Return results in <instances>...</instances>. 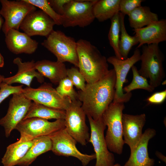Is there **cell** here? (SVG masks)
<instances>
[{"instance_id":"obj_40","label":"cell","mask_w":166,"mask_h":166,"mask_svg":"<svg viewBox=\"0 0 166 166\" xmlns=\"http://www.w3.org/2000/svg\"><path fill=\"white\" fill-rule=\"evenodd\" d=\"M4 77L3 76L0 74V85L3 82V81Z\"/></svg>"},{"instance_id":"obj_27","label":"cell","mask_w":166,"mask_h":166,"mask_svg":"<svg viewBox=\"0 0 166 166\" xmlns=\"http://www.w3.org/2000/svg\"><path fill=\"white\" fill-rule=\"evenodd\" d=\"M125 16L119 12L121 34L119 47L121 55L124 59L128 58V54L132 47L139 43L138 39L135 35L131 36L127 32L124 22Z\"/></svg>"},{"instance_id":"obj_6","label":"cell","mask_w":166,"mask_h":166,"mask_svg":"<svg viewBox=\"0 0 166 166\" xmlns=\"http://www.w3.org/2000/svg\"><path fill=\"white\" fill-rule=\"evenodd\" d=\"M65 128L64 119H58L53 122L38 118L31 117L22 121L15 129L20 133L18 140L24 142L32 140L41 136H49Z\"/></svg>"},{"instance_id":"obj_26","label":"cell","mask_w":166,"mask_h":166,"mask_svg":"<svg viewBox=\"0 0 166 166\" xmlns=\"http://www.w3.org/2000/svg\"><path fill=\"white\" fill-rule=\"evenodd\" d=\"M65 110L58 109L32 102L30 108L23 119L38 117L46 120L64 119Z\"/></svg>"},{"instance_id":"obj_1","label":"cell","mask_w":166,"mask_h":166,"mask_svg":"<svg viewBox=\"0 0 166 166\" xmlns=\"http://www.w3.org/2000/svg\"><path fill=\"white\" fill-rule=\"evenodd\" d=\"M116 75L113 69L98 81L87 83L83 90L77 92L78 100L86 116L95 120L102 116L113 100L115 94Z\"/></svg>"},{"instance_id":"obj_13","label":"cell","mask_w":166,"mask_h":166,"mask_svg":"<svg viewBox=\"0 0 166 166\" xmlns=\"http://www.w3.org/2000/svg\"><path fill=\"white\" fill-rule=\"evenodd\" d=\"M23 94L34 102L49 107L65 110L71 102L67 97L60 95L51 84L44 83L36 88H23Z\"/></svg>"},{"instance_id":"obj_35","label":"cell","mask_w":166,"mask_h":166,"mask_svg":"<svg viewBox=\"0 0 166 166\" xmlns=\"http://www.w3.org/2000/svg\"><path fill=\"white\" fill-rule=\"evenodd\" d=\"M71 0H49L48 2L53 9L58 14L62 16L65 5Z\"/></svg>"},{"instance_id":"obj_15","label":"cell","mask_w":166,"mask_h":166,"mask_svg":"<svg viewBox=\"0 0 166 166\" xmlns=\"http://www.w3.org/2000/svg\"><path fill=\"white\" fill-rule=\"evenodd\" d=\"M53 20L41 10L29 13L21 23L20 28L30 37L39 35L47 37L53 30Z\"/></svg>"},{"instance_id":"obj_12","label":"cell","mask_w":166,"mask_h":166,"mask_svg":"<svg viewBox=\"0 0 166 166\" xmlns=\"http://www.w3.org/2000/svg\"><path fill=\"white\" fill-rule=\"evenodd\" d=\"M52 143L51 151L56 155L66 157L73 156L78 159L83 166L87 165L96 159L94 154H83L77 149V141L67 132L65 128L49 136Z\"/></svg>"},{"instance_id":"obj_23","label":"cell","mask_w":166,"mask_h":166,"mask_svg":"<svg viewBox=\"0 0 166 166\" xmlns=\"http://www.w3.org/2000/svg\"><path fill=\"white\" fill-rule=\"evenodd\" d=\"M32 140L24 142L18 141L11 144L6 148V150L1 159L3 166L17 165L19 161L25 156L32 145Z\"/></svg>"},{"instance_id":"obj_16","label":"cell","mask_w":166,"mask_h":166,"mask_svg":"<svg viewBox=\"0 0 166 166\" xmlns=\"http://www.w3.org/2000/svg\"><path fill=\"white\" fill-rule=\"evenodd\" d=\"M146 121L144 113L136 115L122 114L123 137L124 144L129 146L130 152L135 148L142 136V129Z\"/></svg>"},{"instance_id":"obj_8","label":"cell","mask_w":166,"mask_h":166,"mask_svg":"<svg viewBox=\"0 0 166 166\" xmlns=\"http://www.w3.org/2000/svg\"><path fill=\"white\" fill-rule=\"evenodd\" d=\"M97 0H71L65 6L62 25L65 28L84 27L95 19L93 7Z\"/></svg>"},{"instance_id":"obj_19","label":"cell","mask_w":166,"mask_h":166,"mask_svg":"<svg viewBox=\"0 0 166 166\" xmlns=\"http://www.w3.org/2000/svg\"><path fill=\"white\" fill-rule=\"evenodd\" d=\"M156 134L155 129L150 128L146 129L123 166H153L155 160L149 157L148 146L149 140Z\"/></svg>"},{"instance_id":"obj_31","label":"cell","mask_w":166,"mask_h":166,"mask_svg":"<svg viewBox=\"0 0 166 166\" xmlns=\"http://www.w3.org/2000/svg\"><path fill=\"white\" fill-rule=\"evenodd\" d=\"M73 86L71 81L67 77L61 80L56 89L62 97H67L71 101H74L78 100V93Z\"/></svg>"},{"instance_id":"obj_28","label":"cell","mask_w":166,"mask_h":166,"mask_svg":"<svg viewBox=\"0 0 166 166\" xmlns=\"http://www.w3.org/2000/svg\"><path fill=\"white\" fill-rule=\"evenodd\" d=\"M119 12L111 19V25L108 38L110 45L114 51L115 56L118 59L122 60L124 59L121 55L119 47L120 31Z\"/></svg>"},{"instance_id":"obj_14","label":"cell","mask_w":166,"mask_h":166,"mask_svg":"<svg viewBox=\"0 0 166 166\" xmlns=\"http://www.w3.org/2000/svg\"><path fill=\"white\" fill-rule=\"evenodd\" d=\"M32 103L22 92L12 94L7 113L0 119V125L4 128L6 137L10 136L12 131L23 120Z\"/></svg>"},{"instance_id":"obj_39","label":"cell","mask_w":166,"mask_h":166,"mask_svg":"<svg viewBox=\"0 0 166 166\" xmlns=\"http://www.w3.org/2000/svg\"><path fill=\"white\" fill-rule=\"evenodd\" d=\"M4 22V21L2 17L0 14V31L1 29H2Z\"/></svg>"},{"instance_id":"obj_33","label":"cell","mask_w":166,"mask_h":166,"mask_svg":"<svg viewBox=\"0 0 166 166\" xmlns=\"http://www.w3.org/2000/svg\"><path fill=\"white\" fill-rule=\"evenodd\" d=\"M23 86H12L2 82L0 85V104L10 95L22 93Z\"/></svg>"},{"instance_id":"obj_34","label":"cell","mask_w":166,"mask_h":166,"mask_svg":"<svg viewBox=\"0 0 166 166\" xmlns=\"http://www.w3.org/2000/svg\"><path fill=\"white\" fill-rule=\"evenodd\" d=\"M143 0H121L120 12L124 15H128L136 8L141 6Z\"/></svg>"},{"instance_id":"obj_32","label":"cell","mask_w":166,"mask_h":166,"mask_svg":"<svg viewBox=\"0 0 166 166\" xmlns=\"http://www.w3.org/2000/svg\"><path fill=\"white\" fill-rule=\"evenodd\" d=\"M67 77L77 89L80 90L84 89L86 85L85 80L77 67H73L67 69Z\"/></svg>"},{"instance_id":"obj_9","label":"cell","mask_w":166,"mask_h":166,"mask_svg":"<svg viewBox=\"0 0 166 166\" xmlns=\"http://www.w3.org/2000/svg\"><path fill=\"white\" fill-rule=\"evenodd\" d=\"M140 50L136 48L133 54L125 59H119L115 56H110L107 58L108 62L113 66L116 75L115 92L113 102L124 103L130 99L132 93H124L123 86L127 81L126 77L129 71L135 64L140 61Z\"/></svg>"},{"instance_id":"obj_7","label":"cell","mask_w":166,"mask_h":166,"mask_svg":"<svg viewBox=\"0 0 166 166\" xmlns=\"http://www.w3.org/2000/svg\"><path fill=\"white\" fill-rule=\"evenodd\" d=\"M86 114L79 100L71 101L65 110V128L77 142L85 146L89 142L90 134L86 123Z\"/></svg>"},{"instance_id":"obj_38","label":"cell","mask_w":166,"mask_h":166,"mask_svg":"<svg viewBox=\"0 0 166 166\" xmlns=\"http://www.w3.org/2000/svg\"><path fill=\"white\" fill-rule=\"evenodd\" d=\"M4 59L0 53V68L2 67L4 65Z\"/></svg>"},{"instance_id":"obj_2","label":"cell","mask_w":166,"mask_h":166,"mask_svg":"<svg viewBox=\"0 0 166 166\" xmlns=\"http://www.w3.org/2000/svg\"><path fill=\"white\" fill-rule=\"evenodd\" d=\"M78 68L87 84L95 82L109 71L107 58L89 41L80 39L77 42Z\"/></svg>"},{"instance_id":"obj_30","label":"cell","mask_w":166,"mask_h":166,"mask_svg":"<svg viewBox=\"0 0 166 166\" xmlns=\"http://www.w3.org/2000/svg\"><path fill=\"white\" fill-rule=\"evenodd\" d=\"M36 7L40 8L54 22L55 24L62 25V16L57 13L50 5L47 0H25Z\"/></svg>"},{"instance_id":"obj_5","label":"cell","mask_w":166,"mask_h":166,"mask_svg":"<svg viewBox=\"0 0 166 166\" xmlns=\"http://www.w3.org/2000/svg\"><path fill=\"white\" fill-rule=\"evenodd\" d=\"M42 45L56 56L57 61L69 62L78 68L77 42L73 38L61 31L53 30Z\"/></svg>"},{"instance_id":"obj_3","label":"cell","mask_w":166,"mask_h":166,"mask_svg":"<svg viewBox=\"0 0 166 166\" xmlns=\"http://www.w3.org/2000/svg\"><path fill=\"white\" fill-rule=\"evenodd\" d=\"M139 74L149 79V84L154 88L161 84L165 77L163 67L164 54L158 44L144 45L142 46Z\"/></svg>"},{"instance_id":"obj_29","label":"cell","mask_w":166,"mask_h":166,"mask_svg":"<svg viewBox=\"0 0 166 166\" xmlns=\"http://www.w3.org/2000/svg\"><path fill=\"white\" fill-rule=\"evenodd\" d=\"M133 78L132 82L123 88V92L128 93L135 89H143L149 92H152L155 89L149 84L147 79L140 75L137 67L133 65L131 68Z\"/></svg>"},{"instance_id":"obj_4","label":"cell","mask_w":166,"mask_h":166,"mask_svg":"<svg viewBox=\"0 0 166 166\" xmlns=\"http://www.w3.org/2000/svg\"><path fill=\"white\" fill-rule=\"evenodd\" d=\"M124 108V103L112 102L102 116L103 121L107 127L105 137L108 148L111 152L119 155L122 153L124 144L122 122Z\"/></svg>"},{"instance_id":"obj_37","label":"cell","mask_w":166,"mask_h":166,"mask_svg":"<svg viewBox=\"0 0 166 166\" xmlns=\"http://www.w3.org/2000/svg\"><path fill=\"white\" fill-rule=\"evenodd\" d=\"M156 154L158 158L163 161L166 162V157L161 153L159 152H156Z\"/></svg>"},{"instance_id":"obj_25","label":"cell","mask_w":166,"mask_h":166,"mask_svg":"<svg viewBox=\"0 0 166 166\" xmlns=\"http://www.w3.org/2000/svg\"><path fill=\"white\" fill-rule=\"evenodd\" d=\"M121 0H97L93 7L95 19L100 22L111 19L120 12Z\"/></svg>"},{"instance_id":"obj_22","label":"cell","mask_w":166,"mask_h":166,"mask_svg":"<svg viewBox=\"0 0 166 166\" xmlns=\"http://www.w3.org/2000/svg\"><path fill=\"white\" fill-rule=\"evenodd\" d=\"M33 143L25 156L17 165L29 166L42 154L51 151L52 143L49 136H43L33 140Z\"/></svg>"},{"instance_id":"obj_21","label":"cell","mask_w":166,"mask_h":166,"mask_svg":"<svg viewBox=\"0 0 166 166\" xmlns=\"http://www.w3.org/2000/svg\"><path fill=\"white\" fill-rule=\"evenodd\" d=\"M37 70L44 77L49 79L55 85H57L63 78L67 77V69L65 64L57 61H38L35 63Z\"/></svg>"},{"instance_id":"obj_17","label":"cell","mask_w":166,"mask_h":166,"mask_svg":"<svg viewBox=\"0 0 166 166\" xmlns=\"http://www.w3.org/2000/svg\"><path fill=\"white\" fill-rule=\"evenodd\" d=\"M13 62L18 67L17 73L14 76L7 78L4 77L3 82L11 85L15 83H19L30 87L33 79L35 77L38 82L41 83L44 82V77L38 71L35 67V61L22 62V59L19 57L14 58Z\"/></svg>"},{"instance_id":"obj_36","label":"cell","mask_w":166,"mask_h":166,"mask_svg":"<svg viewBox=\"0 0 166 166\" xmlns=\"http://www.w3.org/2000/svg\"><path fill=\"white\" fill-rule=\"evenodd\" d=\"M166 98V90L165 89L153 93L147 99L146 101L149 104H160L163 103Z\"/></svg>"},{"instance_id":"obj_10","label":"cell","mask_w":166,"mask_h":166,"mask_svg":"<svg viewBox=\"0 0 166 166\" xmlns=\"http://www.w3.org/2000/svg\"><path fill=\"white\" fill-rule=\"evenodd\" d=\"M91 133L89 142L92 144L95 152L96 163L94 166H112L115 161L113 153L108 148L104 135L106 126L102 117L95 120L87 116Z\"/></svg>"},{"instance_id":"obj_24","label":"cell","mask_w":166,"mask_h":166,"mask_svg":"<svg viewBox=\"0 0 166 166\" xmlns=\"http://www.w3.org/2000/svg\"><path fill=\"white\" fill-rule=\"evenodd\" d=\"M128 16L130 26L133 30L144 27L159 20L158 15L152 12L150 8L146 6L136 8Z\"/></svg>"},{"instance_id":"obj_18","label":"cell","mask_w":166,"mask_h":166,"mask_svg":"<svg viewBox=\"0 0 166 166\" xmlns=\"http://www.w3.org/2000/svg\"><path fill=\"white\" fill-rule=\"evenodd\" d=\"M133 30L139 40L136 48L144 45L159 44L166 41V19L153 22L144 27Z\"/></svg>"},{"instance_id":"obj_11","label":"cell","mask_w":166,"mask_h":166,"mask_svg":"<svg viewBox=\"0 0 166 166\" xmlns=\"http://www.w3.org/2000/svg\"><path fill=\"white\" fill-rule=\"evenodd\" d=\"M0 2V14L5 19L2 30L5 35L10 29L18 30L27 15L36 10V7L25 0H1Z\"/></svg>"},{"instance_id":"obj_41","label":"cell","mask_w":166,"mask_h":166,"mask_svg":"<svg viewBox=\"0 0 166 166\" xmlns=\"http://www.w3.org/2000/svg\"><path fill=\"white\" fill-rule=\"evenodd\" d=\"M112 166H121V165H120V164H114Z\"/></svg>"},{"instance_id":"obj_20","label":"cell","mask_w":166,"mask_h":166,"mask_svg":"<svg viewBox=\"0 0 166 166\" xmlns=\"http://www.w3.org/2000/svg\"><path fill=\"white\" fill-rule=\"evenodd\" d=\"M7 47L12 53L31 54L38 48V43L26 33L15 29H10L5 34Z\"/></svg>"}]
</instances>
